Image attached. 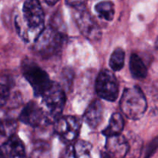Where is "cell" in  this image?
<instances>
[{"instance_id":"obj_14","label":"cell","mask_w":158,"mask_h":158,"mask_svg":"<svg viewBox=\"0 0 158 158\" xmlns=\"http://www.w3.org/2000/svg\"><path fill=\"white\" fill-rule=\"evenodd\" d=\"M124 127V120L121 114L116 113L114 114L110 120L109 125L106 127V129L102 131L103 135L109 137V136L117 135L120 134Z\"/></svg>"},{"instance_id":"obj_21","label":"cell","mask_w":158,"mask_h":158,"mask_svg":"<svg viewBox=\"0 0 158 158\" xmlns=\"http://www.w3.org/2000/svg\"><path fill=\"white\" fill-rule=\"evenodd\" d=\"M45 2H46L47 4L50 5V6H52V5H55L56 3L58 2L60 0H43Z\"/></svg>"},{"instance_id":"obj_16","label":"cell","mask_w":158,"mask_h":158,"mask_svg":"<svg viewBox=\"0 0 158 158\" xmlns=\"http://www.w3.org/2000/svg\"><path fill=\"white\" fill-rule=\"evenodd\" d=\"M125 61V52L121 48H117L111 55L110 59V66L115 72L123 69Z\"/></svg>"},{"instance_id":"obj_3","label":"cell","mask_w":158,"mask_h":158,"mask_svg":"<svg viewBox=\"0 0 158 158\" xmlns=\"http://www.w3.org/2000/svg\"><path fill=\"white\" fill-rule=\"evenodd\" d=\"M41 97L40 106L44 113L46 123H54L60 117L66 105L64 90L58 83L52 82Z\"/></svg>"},{"instance_id":"obj_18","label":"cell","mask_w":158,"mask_h":158,"mask_svg":"<svg viewBox=\"0 0 158 158\" xmlns=\"http://www.w3.org/2000/svg\"><path fill=\"white\" fill-rule=\"evenodd\" d=\"M10 96L9 89L7 86L0 83V106H2L7 103Z\"/></svg>"},{"instance_id":"obj_8","label":"cell","mask_w":158,"mask_h":158,"mask_svg":"<svg viewBox=\"0 0 158 158\" xmlns=\"http://www.w3.org/2000/svg\"><path fill=\"white\" fill-rule=\"evenodd\" d=\"M75 19L79 29L85 37L92 41L100 40L101 29L84 7L77 9Z\"/></svg>"},{"instance_id":"obj_10","label":"cell","mask_w":158,"mask_h":158,"mask_svg":"<svg viewBox=\"0 0 158 158\" xmlns=\"http://www.w3.org/2000/svg\"><path fill=\"white\" fill-rule=\"evenodd\" d=\"M129 151L127 140L121 134L107 137L106 143V152L103 157H124Z\"/></svg>"},{"instance_id":"obj_13","label":"cell","mask_w":158,"mask_h":158,"mask_svg":"<svg viewBox=\"0 0 158 158\" xmlns=\"http://www.w3.org/2000/svg\"><path fill=\"white\" fill-rule=\"evenodd\" d=\"M130 70L134 79L141 80L148 76V69L143 60L137 54H133L130 60Z\"/></svg>"},{"instance_id":"obj_5","label":"cell","mask_w":158,"mask_h":158,"mask_svg":"<svg viewBox=\"0 0 158 158\" xmlns=\"http://www.w3.org/2000/svg\"><path fill=\"white\" fill-rule=\"evenodd\" d=\"M22 70L23 76L31 85L34 95L36 97H41L52 84V82L49 79L47 73L31 60H26L23 61Z\"/></svg>"},{"instance_id":"obj_19","label":"cell","mask_w":158,"mask_h":158,"mask_svg":"<svg viewBox=\"0 0 158 158\" xmlns=\"http://www.w3.org/2000/svg\"><path fill=\"white\" fill-rule=\"evenodd\" d=\"M157 138H155L154 140H153L151 143L148 144V148L145 151V157H151V155H153L154 152L157 151Z\"/></svg>"},{"instance_id":"obj_2","label":"cell","mask_w":158,"mask_h":158,"mask_svg":"<svg viewBox=\"0 0 158 158\" xmlns=\"http://www.w3.org/2000/svg\"><path fill=\"white\" fill-rule=\"evenodd\" d=\"M66 38L63 33L51 26L43 28L35 39L33 50L44 60H49L62 52Z\"/></svg>"},{"instance_id":"obj_20","label":"cell","mask_w":158,"mask_h":158,"mask_svg":"<svg viewBox=\"0 0 158 158\" xmlns=\"http://www.w3.org/2000/svg\"><path fill=\"white\" fill-rule=\"evenodd\" d=\"M66 3L69 6H73L75 9L84 7V4L86 0H66Z\"/></svg>"},{"instance_id":"obj_9","label":"cell","mask_w":158,"mask_h":158,"mask_svg":"<svg viewBox=\"0 0 158 158\" xmlns=\"http://www.w3.org/2000/svg\"><path fill=\"white\" fill-rule=\"evenodd\" d=\"M20 121L31 127H39L46 123L44 113L40 105L30 101L25 106L19 115Z\"/></svg>"},{"instance_id":"obj_22","label":"cell","mask_w":158,"mask_h":158,"mask_svg":"<svg viewBox=\"0 0 158 158\" xmlns=\"http://www.w3.org/2000/svg\"><path fill=\"white\" fill-rule=\"evenodd\" d=\"M1 136H4V131H3L2 121L0 120V137H1Z\"/></svg>"},{"instance_id":"obj_11","label":"cell","mask_w":158,"mask_h":158,"mask_svg":"<svg viewBox=\"0 0 158 158\" xmlns=\"http://www.w3.org/2000/svg\"><path fill=\"white\" fill-rule=\"evenodd\" d=\"M0 155L6 157H25L24 143L18 136L12 134L0 147Z\"/></svg>"},{"instance_id":"obj_12","label":"cell","mask_w":158,"mask_h":158,"mask_svg":"<svg viewBox=\"0 0 158 158\" xmlns=\"http://www.w3.org/2000/svg\"><path fill=\"white\" fill-rule=\"evenodd\" d=\"M103 106L101 101L95 100L89 105L83 115L84 121L91 128H97L103 118Z\"/></svg>"},{"instance_id":"obj_7","label":"cell","mask_w":158,"mask_h":158,"mask_svg":"<svg viewBox=\"0 0 158 158\" xmlns=\"http://www.w3.org/2000/svg\"><path fill=\"white\" fill-rule=\"evenodd\" d=\"M54 131L66 143L73 141L80 132V120L73 116H66L59 117L54 122Z\"/></svg>"},{"instance_id":"obj_1","label":"cell","mask_w":158,"mask_h":158,"mask_svg":"<svg viewBox=\"0 0 158 158\" xmlns=\"http://www.w3.org/2000/svg\"><path fill=\"white\" fill-rule=\"evenodd\" d=\"M45 15L39 0H26L21 18L15 19L19 34L27 42L35 40L44 28Z\"/></svg>"},{"instance_id":"obj_4","label":"cell","mask_w":158,"mask_h":158,"mask_svg":"<svg viewBox=\"0 0 158 158\" xmlns=\"http://www.w3.org/2000/svg\"><path fill=\"white\" fill-rule=\"evenodd\" d=\"M120 110L127 118L139 120L145 114L148 107L146 97L138 86L126 89L120 100Z\"/></svg>"},{"instance_id":"obj_6","label":"cell","mask_w":158,"mask_h":158,"mask_svg":"<svg viewBox=\"0 0 158 158\" xmlns=\"http://www.w3.org/2000/svg\"><path fill=\"white\" fill-rule=\"evenodd\" d=\"M96 92L100 98L114 102L119 95V84L115 75L108 69L100 72L96 80Z\"/></svg>"},{"instance_id":"obj_15","label":"cell","mask_w":158,"mask_h":158,"mask_svg":"<svg viewBox=\"0 0 158 158\" xmlns=\"http://www.w3.org/2000/svg\"><path fill=\"white\" fill-rule=\"evenodd\" d=\"M95 10L100 18L106 21H111L115 14L114 5L110 1L100 2L95 6Z\"/></svg>"},{"instance_id":"obj_17","label":"cell","mask_w":158,"mask_h":158,"mask_svg":"<svg viewBox=\"0 0 158 158\" xmlns=\"http://www.w3.org/2000/svg\"><path fill=\"white\" fill-rule=\"evenodd\" d=\"M73 147L75 157H89L92 145L87 141L80 140L75 143Z\"/></svg>"}]
</instances>
